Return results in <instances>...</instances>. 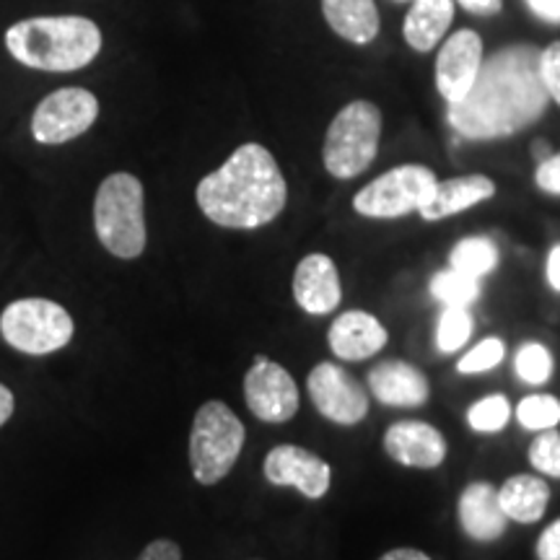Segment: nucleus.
Wrapping results in <instances>:
<instances>
[{"instance_id":"nucleus-1","label":"nucleus","mask_w":560,"mask_h":560,"mask_svg":"<svg viewBox=\"0 0 560 560\" xmlns=\"http://www.w3.org/2000/svg\"><path fill=\"white\" fill-rule=\"evenodd\" d=\"M540 47L509 45L482 60L465 100L450 104L446 120L465 140H501L535 125L548 109L540 79Z\"/></svg>"},{"instance_id":"nucleus-2","label":"nucleus","mask_w":560,"mask_h":560,"mask_svg":"<svg viewBox=\"0 0 560 560\" xmlns=\"http://www.w3.org/2000/svg\"><path fill=\"white\" fill-rule=\"evenodd\" d=\"M195 200L200 213L215 226L255 231L283 213L289 185L265 145L244 143L219 170L198 182Z\"/></svg>"},{"instance_id":"nucleus-3","label":"nucleus","mask_w":560,"mask_h":560,"mask_svg":"<svg viewBox=\"0 0 560 560\" xmlns=\"http://www.w3.org/2000/svg\"><path fill=\"white\" fill-rule=\"evenodd\" d=\"M102 30L86 16H34L5 30V50L21 66L73 73L100 58Z\"/></svg>"},{"instance_id":"nucleus-4","label":"nucleus","mask_w":560,"mask_h":560,"mask_svg":"<svg viewBox=\"0 0 560 560\" xmlns=\"http://www.w3.org/2000/svg\"><path fill=\"white\" fill-rule=\"evenodd\" d=\"M96 240L117 260H136L145 252V192L130 172H115L102 182L94 198Z\"/></svg>"},{"instance_id":"nucleus-5","label":"nucleus","mask_w":560,"mask_h":560,"mask_svg":"<svg viewBox=\"0 0 560 560\" xmlns=\"http://www.w3.org/2000/svg\"><path fill=\"white\" fill-rule=\"evenodd\" d=\"M382 140V112L374 102L355 100L332 117L322 161L335 179H355L374 164Z\"/></svg>"},{"instance_id":"nucleus-6","label":"nucleus","mask_w":560,"mask_h":560,"mask_svg":"<svg viewBox=\"0 0 560 560\" xmlns=\"http://www.w3.org/2000/svg\"><path fill=\"white\" fill-rule=\"evenodd\" d=\"M247 441V429L221 400H208L195 412L190 431V467L200 486H215L234 470Z\"/></svg>"},{"instance_id":"nucleus-7","label":"nucleus","mask_w":560,"mask_h":560,"mask_svg":"<svg viewBox=\"0 0 560 560\" xmlns=\"http://www.w3.org/2000/svg\"><path fill=\"white\" fill-rule=\"evenodd\" d=\"M0 335L19 353L50 355L70 346L75 325L58 301L32 296L11 301L0 312Z\"/></svg>"},{"instance_id":"nucleus-8","label":"nucleus","mask_w":560,"mask_h":560,"mask_svg":"<svg viewBox=\"0 0 560 560\" xmlns=\"http://www.w3.org/2000/svg\"><path fill=\"white\" fill-rule=\"evenodd\" d=\"M436 174L423 164L395 166L355 192L353 210L363 219H405L410 213H420L436 190Z\"/></svg>"},{"instance_id":"nucleus-9","label":"nucleus","mask_w":560,"mask_h":560,"mask_svg":"<svg viewBox=\"0 0 560 560\" xmlns=\"http://www.w3.org/2000/svg\"><path fill=\"white\" fill-rule=\"evenodd\" d=\"M100 117V100L89 89L66 86L47 94L32 115V136L42 145H62L81 138Z\"/></svg>"},{"instance_id":"nucleus-10","label":"nucleus","mask_w":560,"mask_h":560,"mask_svg":"<svg viewBox=\"0 0 560 560\" xmlns=\"http://www.w3.org/2000/svg\"><path fill=\"white\" fill-rule=\"evenodd\" d=\"M244 402L262 423H289L301 405L296 380L268 355H255V363L244 374Z\"/></svg>"},{"instance_id":"nucleus-11","label":"nucleus","mask_w":560,"mask_h":560,"mask_svg":"<svg viewBox=\"0 0 560 560\" xmlns=\"http://www.w3.org/2000/svg\"><path fill=\"white\" fill-rule=\"evenodd\" d=\"M306 389L319 416L335 425H359L369 416V392L338 363H317L310 371Z\"/></svg>"},{"instance_id":"nucleus-12","label":"nucleus","mask_w":560,"mask_h":560,"mask_svg":"<svg viewBox=\"0 0 560 560\" xmlns=\"http://www.w3.org/2000/svg\"><path fill=\"white\" fill-rule=\"evenodd\" d=\"M265 480L276 488H293L304 499L319 501L332 488V467L304 446L280 444L265 454L262 462Z\"/></svg>"},{"instance_id":"nucleus-13","label":"nucleus","mask_w":560,"mask_h":560,"mask_svg":"<svg viewBox=\"0 0 560 560\" xmlns=\"http://www.w3.org/2000/svg\"><path fill=\"white\" fill-rule=\"evenodd\" d=\"M482 66V39L478 32L459 30L444 39L436 55V89L446 104L465 100Z\"/></svg>"},{"instance_id":"nucleus-14","label":"nucleus","mask_w":560,"mask_h":560,"mask_svg":"<svg viewBox=\"0 0 560 560\" xmlns=\"http://www.w3.org/2000/svg\"><path fill=\"white\" fill-rule=\"evenodd\" d=\"M291 289L299 310L312 317H327V314L338 312L342 301L338 265L325 252H312L293 270Z\"/></svg>"},{"instance_id":"nucleus-15","label":"nucleus","mask_w":560,"mask_h":560,"mask_svg":"<svg viewBox=\"0 0 560 560\" xmlns=\"http://www.w3.org/2000/svg\"><path fill=\"white\" fill-rule=\"evenodd\" d=\"M384 452L412 470H436L446 459V436L425 420H397L384 431Z\"/></svg>"},{"instance_id":"nucleus-16","label":"nucleus","mask_w":560,"mask_h":560,"mask_svg":"<svg viewBox=\"0 0 560 560\" xmlns=\"http://www.w3.org/2000/svg\"><path fill=\"white\" fill-rule=\"evenodd\" d=\"M387 327L374 314L361 310L342 312L340 317H335L330 330H327V346H330L338 359L350 363L374 359V355H380L387 348Z\"/></svg>"},{"instance_id":"nucleus-17","label":"nucleus","mask_w":560,"mask_h":560,"mask_svg":"<svg viewBox=\"0 0 560 560\" xmlns=\"http://www.w3.org/2000/svg\"><path fill=\"white\" fill-rule=\"evenodd\" d=\"M457 514L462 532L475 542L501 540L509 527L499 501V488L488 480H475L459 493Z\"/></svg>"},{"instance_id":"nucleus-18","label":"nucleus","mask_w":560,"mask_h":560,"mask_svg":"<svg viewBox=\"0 0 560 560\" xmlns=\"http://www.w3.org/2000/svg\"><path fill=\"white\" fill-rule=\"evenodd\" d=\"M369 389L387 408H420L429 402L431 384L412 363L382 361L369 371Z\"/></svg>"},{"instance_id":"nucleus-19","label":"nucleus","mask_w":560,"mask_h":560,"mask_svg":"<svg viewBox=\"0 0 560 560\" xmlns=\"http://www.w3.org/2000/svg\"><path fill=\"white\" fill-rule=\"evenodd\" d=\"M495 195V182L486 174H467V177H454L436 182L431 200L420 208L423 221H441L457 215L462 210H470L478 202H486Z\"/></svg>"},{"instance_id":"nucleus-20","label":"nucleus","mask_w":560,"mask_h":560,"mask_svg":"<svg viewBox=\"0 0 560 560\" xmlns=\"http://www.w3.org/2000/svg\"><path fill=\"white\" fill-rule=\"evenodd\" d=\"M330 30L350 45L366 47L380 37L382 21L374 0H322Z\"/></svg>"},{"instance_id":"nucleus-21","label":"nucleus","mask_w":560,"mask_h":560,"mask_svg":"<svg viewBox=\"0 0 560 560\" xmlns=\"http://www.w3.org/2000/svg\"><path fill=\"white\" fill-rule=\"evenodd\" d=\"M454 0H412L402 24V37L412 50H436L454 21Z\"/></svg>"},{"instance_id":"nucleus-22","label":"nucleus","mask_w":560,"mask_h":560,"mask_svg":"<svg viewBox=\"0 0 560 560\" xmlns=\"http://www.w3.org/2000/svg\"><path fill=\"white\" fill-rule=\"evenodd\" d=\"M499 501L509 522L537 524L550 503V486L537 475H511L499 488Z\"/></svg>"},{"instance_id":"nucleus-23","label":"nucleus","mask_w":560,"mask_h":560,"mask_svg":"<svg viewBox=\"0 0 560 560\" xmlns=\"http://www.w3.org/2000/svg\"><path fill=\"white\" fill-rule=\"evenodd\" d=\"M499 265V247L490 236H467L454 244L450 255V268L467 272V276L482 278Z\"/></svg>"},{"instance_id":"nucleus-24","label":"nucleus","mask_w":560,"mask_h":560,"mask_svg":"<svg viewBox=\"0 0 560 560\" xmlns=\"http://www.w3.org/2000/svg\"><path fill=\"white\" fill-rule=\"evenodd\" d=\"M431 296L444 306H462V310H470V306L480 296V278L467 276L454 268L439 270L431 278Z\"/></svg>"},{"instance_id":"nucleus-25","label":"nucleus","mask_w":560,"mask_h":560,"mask_svg":"<svg viewBox=\"0 0 560 560\" xmlns=\"http://www.w3.org/2000/svg\"><path fill=\"white\" fill-rule=\"evenodd\" d=\"M475 319L470 310H462V306H444V312L439 314L436 325V348L441 353H457L462 346H467V340L472 338Z\"/></svg>"},{"instance_id":"nucleus-26","label":"nucleus","mask_w":560,"mask_h":560,"mask_svg":"<svg viewBox=\"0 0 560 560\" xmlns=\"http://www.w3.org/2000/svg\"><path fill=\"white\" fill-rule=\"evenodd\" d=\"M516 420L527 431L558 429L560 423V400L552 395H529L516 405Z\"/></svg>"},{"instance_id":"nucleus-27","label":"nucleus","mask_w":560,"mask_h":560,"mask_svg":"<svg viewBox=\"0 0 560 560\" xmlns=\"http://www.w3.org/2000/svg\"><path fill=\"white\" fill-rule=\"evenodd\" d=\"M509 420L511 405L506 395H488L467 410V425L478 433H499L506 429Z\"/></svg>"},{"instance_id":"nucleus-28","label":"nucleus","mask_w":560,"mask_h":560,"mask_svg":"<svg viewBox=\"0 0 560 560\" xmlns=\"http://www.w3.org/2000/svg\"><path fill=\"white\" fill-rule=\"evenodd\" d=\"M516 374L527 384H545L552 376V355L542 342H527L516 353Z\"/></svg>"},{"instance_id":"nucleus-29","label":"nucleus","mask_w":560,"mask_h":560,"mask_svg":"<svg viewBox=\"0 0 560 560\" xmlns=\"http://www.w3.org/2000/svg\"><path fill=\"white\" fill-rule=\"evenodd\" d=\"M529 465L545 478L560 480V433L556 429L540 431L537 439L529 444Z\"/></svg>"},{"instance_id":"nucleus-30","label":"nucleus","mask_w":560,"mask_h":560,"mask_svg":"<svg viewBox=\"0 0 560 560\" xmlns=\"http://www.w3.org/2000/svg\"><path fill=\"white\" fill-rule=\"evenodd\" d=\"M506 359V346H503L501 338H486L478 342L470 353H465L457 363L459 374H482V371L495 369L499 363Z\"/></svg>"},{"instance_id":"nucleus-31","label":"nucleus","mask_w":560,"mask_h":560,"mask_svg":"<svg viewBox=\"0 0 560 560\" xmlns=\"http://www.w3.org/2000/svg\"><path fill=\"white\" fill-rule=\"evenodd\" d=\"M540 79L548 91V100L560 107V39L550 42L540 52Z\"/></svg>"},{"instance_id":"nucleus-32","label":"nucleus","mask_w":560,"mask_h":560,"mask_svg":"<svg viewBox=\"0 0 560 560\" xmlns=\"http://www.w3.org/2000/svg\"><path fill=\"white\" fill-rule=\"evenodd\" d=\"M535 182H537V187H540L542 192L558 195V198H560V151L550 153L548 159L537 164Z\"/></svg>"},{"instance_id":"nucleus-33","label":"nucleus","mask_w":560,"mask_h":560,"mask_svg":"<svg viewBox=\"0 0 560 560\" xmlns=\"http://www.w3.org/2000/svg\"><path fill=\"white\" fill-rule=\"evenodd\" d=\"M535 552L537 560H560V516L542 529Z\"/></svg>"},{"instance_id":"nucleus-34","label":"nucleus","mask_w":560,"mask_h":560,"mask_svg":"<svg viewBox=\"0 0 560 560\" xmlns=\"http://www.w3.org/2000/svg\"><path fill=\"white\" fill-rule=\"evenodd\" d=\"M136 560H182V550L174 540H153Z\"/></svg>"},{"instance_id":"nucleus-35","label":"nucleus","mask_w":560,"mask_h":560,"mask_svg":"<svg viewBox=\"0 0 560 560\" xmlns=\"http://www.w3.org/2000/svg\"><path fill=\"white\" fill-rule=\"evenodd\" d=\"M524 3L545 24L560 26V0H524Z\"/></svg>"},{"instance_id":"nucleus-36","label":"nucleus","mask_w":560,"mask_h":560,"mask_svg":"<svg viewBox=\"0 0 560 560\" xmlns=\"http://www.w3.org/2000/svg\"><path fill=\"white\" fill-rule=\"evenodd\" d=\"M472 16H495L503 9V0H454Z\"/></svg>"},{"instance_id":"nucleus-37","label":"nucleus","mask_w":560,"mask_h":560,"mask_svg":"<svg viewBox=\"0 0 560 560\" xmlns=\"http://www.w3.org/2000/svg\"><path fill=\"white\" fill-rule=\"evenodd\" d=\"M13 410H16V397H13V392L5 384H0V429L9 423Z\"/></svg>"},{"instance_id":"nucleus-38","label":"nucleus","mask_w":560,"mask_h":560,"mask_svg":"<svg viewBox=\"0 0 560 560\" xmlns=\"http://www.w3.org/2000/svg\"><path fill=\"white\" fill-rule=\"evenodd\" d=\"M545 272H548L550 289L560 293V244H556V247L550 249V255H548V268H545Z\"/></svg>"},{"instance_id":"nucleus-39","label":"nucleus","mask_w":560,"mask_h":560,"mask_svg":"<svg viewBox=\"0 0 560 560\" xmlns=\"http://www.w3.org/2000/svg\"><path fill=\"white\" fill-rule=\"evenodd\" d=\"M380 560H431V556H425V552L418 548H395L384 552Z\"/></svg>"},{"instance_id":"nucleus-40","label":"nucleus","mask_w":560,"mask_h":560,"mask_svg":"<svg viewBox=\"0 0 560 560\" xmlns=\"http://www.w3.org/2000/svg\"><path fill=\"white\" fill-rule=\"evenodd\" d=\"M552 153V145L548 143V140H535V143H532V156H535V161L537 164H540V161H545Z\"/></svg>"},{"instance_id":"nucleus-41","label":"nucleus","mask_w":560,"mask_h":560,"mask_svg":"<svg viewBox=\"0 0 560 560\" xmlns=\"http://www.w3.org/2000/svg\"><path fill=\"white\" fill-rule=\"evenodd\" d=\"M392 3H412V0H392Z\"/></svg>"}]
</instances>
